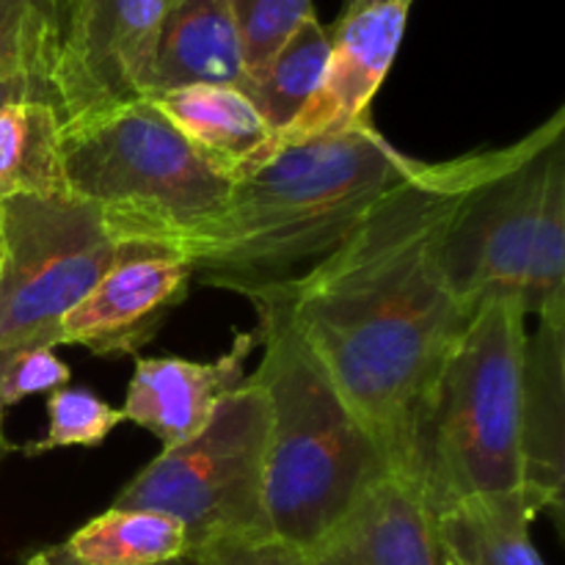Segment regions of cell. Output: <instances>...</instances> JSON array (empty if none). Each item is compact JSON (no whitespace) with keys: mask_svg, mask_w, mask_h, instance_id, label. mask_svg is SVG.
Returning a JSON list of instances; mask_svg holds the SVG:
<instances>
[{"mask_svg":"<svg viewBox=\"0 0 565 565\" xmlns=\"http://www.w3.org/2000/svg\"><path fill=\"white\" fill-rule=\"evenodd\" d=\"M119 423L121 408H110L86 386L66 384L47 395V436L28 441L22 452L36 458L61 447H99Z\"/></svg>","mask_w":565,"mask_h":565,"instance_id":"603a6c76","label":"cell"},{"mask_svg":"<svg viewBox=\"0 0 565 565\" xmlns=\"http://www.w3.org/2000/svg\"><path fill=\"white\" fill-rule=\"evenodd\" d=\"M257 348L254 331H237L230 351L215 362L188 359H136L127 386L125 423H136L177 447L207 428L215 408L246 381V362Z\"/></svg>","mask_w":565,"mask_h":565,"instance_id":"5bb4252c","label":"cell"},{"mask_svg":"<svg viewBox=\"0 0 565 565\" xmlns=\"http://www.w3.org/2000/svg\"><path fill=\"white\" fill-rule=\"evenodd\" d=\"M243 296L254 303V334L263 345L252 381L268 403V527L276 539L309 552L390 469L323 364L298 337L285 292L263 287Z\"/></svg>","mask_w":565,"mask_h":565,"instance_id":"3957f363","label":"cell"},{"mask_svg":"<svg viewBox=\"0 0 565 565\" xmlns=\"http://www.w3.org/2000/svg\"><path fill=\"white\" fill-rule=\"evenodd\" d=\"M64 546L86 565H163L191 557L177 519L132 508H110L72 533Z\"/></svg>","mask_w":565,"mask_h":565,"instance_id":"ffe728a7","label":"cell"},{"mask_svg":"<svg viewBox=\"0 0 565 565\" xmlns=\"http://www.w3.org/2000/svg\"><path fill=\"white\" fill-rule=\"evenodd\" d=\"M522 375V497L530 516L563 527L565 508V303L539 315Z\"/></svg>","mask_w":565,"mask_h":565,"instance_id":"4fadbf2b","label":"cell"},{"mask_svg":"<svg viewBox=\"0 0 565 565\" xmlns=\"http://www.w3.org/2000/svg\"><path fill=\"white\" fill-rule=\"evenodd\" d=\"M193 265L180 252L121 243L116 263L64 318L58 345H83L94 356H136L171 309L191 290Z\"/></svg>","mask_w":565,"mask_h":565,"instance_id":"30bf717a","label":"cell"},{"mask_svg":"<svg viewBox=\"0 0 565 565\" xmlns=\"http://www.w3.org/2000/svg\"><path fill=\"white\" fill-rule=\"evenodd\" d=\"M441 550H445V546H441ZM445 565H467V563H463L461 557L452 555V552H447V550H445Z\"/></svg>","mask_w":565,"mask_h":565,"instance_id":"4dcf8cb0","label":"cell"},{"mask_svg":"<svg viewBox=\"0 0 565 565\" xmlns=\"http://www.w3.org/2000/svg\"><path fill=\"white\" fill-rule=\"evenodd\" d=\"M25 565H86L81 561H75V557L66 552V546H47V550L36 552V555L31 557ZM163 565H196L193 557H180V561H171V563H163Z\"/></svg>","mask_w":565,"mask_h":565,"instance_id":"83f0119b","label":"cell"},{"mask_svg":"<svg viewBox=\"0 0 565 565\" xmlns=\"http://www.w3.org/2000/svg\"><path fill=\"white\" fill-rule=\"evenodd\" d=\"M119 252L103 215L70 193L0 202V351L58 348L64 318Z\"/></svg>","mask_w":565,"mask_h":565,"instance_id":"52a82bcc","label":"cell"},{"mask_svg":"<svg viewBox=\"0 0 565 565\" xmlns=\"http://www.w3.org/2000/svg\"><path fill=\"white\" fill-rule=\"evenodd\" d=\"M483 163L486 152L417 160L329 257L276 285L386 469L408 480L430 386L475 318L447 285L441 237Z\"/></svg>","mask_w":565,"mask_h":565,"instance_id":"6da1fadb","label":"cell"},{"mask_svg":"<svg viewBox=\"0 0 565 565\" xmlns=\"http://www.w3.org/2000/svg\"><path fill=\"white\" fill-rule=\"evenodd\" d=\"M11 450H14V447L9 445V439H6V434H3V408H0V467H3V458L9 456Z\"/></svg>","mask_w":565,"mask_h":565,"instance_id":"f1b7e54d","label":"cell"},{"mask_svg":"<svg viewBox=\"0 0 565 565\" xmlns=\"http://www.w3.org/2000/svg\"><path fill=\"white\" fill-rule=\"evenodd\" d=\"M246 55L226 0H171L154 50L149 94L246 83Z\"/></svg>","mask_w":565,"mask_h":565,"instance_id":"9a60e30c","label":"cell"},{"mask_svg":"<svg viewBox=\"0 0 565 565\" xmlns=\"http://www.w3.org/2000/svg\"><path fill=\"white\" fill-rule=\"evenodd\" d=\"M28 99L53 105V94H50L47 86H42L33 77L22 75V72L11 70V66L0 64V110L14 103H28Z\"/></svg>","mask_w":565,"mask_h":565,"instance_id":"4316f807","label":"cell"},{"mask_svg":"<svg viewBox=\"0 0 565 565\" xmlns=\"http://www.w3.org/2000/svg\"><path fill=\"white\" fill-rule=\"evenodd\" d=\"M565 303V149H552L544 199L530 246L522 307L527 315H544Z\"/></svg>","mask_w":565,"mask_h":565,"instance_id":"44dd1931","label":"cell"},{"mask_svg":"<svg viewBox=\"0 0 565 565\" xmlns=\"http://www.w3.org/2000/svg\"><path fill=\"white\" fill-rule=\"evenodd\" d=\"M66 193L92 204L119 243L180 248L213 224L232 177L149 99L64 127Z\"/></svg>","mask_w":565,"mask_h":565,"instance_id":"5b68a950","label":"cell"},{"mask_svg":"<svg viewBox=\"0 0 565 565\" xmlns=\"http://www.w3.org/2000/svg\"><path fill=\"white\" fill-rule=\"evenodd\" d=\"M149 103L218 169L235 180L265 158L270 130L252 99L232 86H180L149 94Z\"/></svg>","mask_w":565,"mask_h":565,"instance_id":"2e32d148","label":"cell"},{"mask_svg":"<svg viewBox=\"0 0 565 565\" xmlns=\"http://www.w3.org/2000/svg\"><path fill=\"white\" fill-rule=\"evenodd\" d=\"M408 9L412 0H384L342 11L329 28L331 53L318 92L281 136L270 138V147L334 136L370 119V103L401 50Z\"/></svg>","mask_w":565,"mask_h":565,"instance_id":"8fae6325","label":"cell"},{"mask_svg":"<svg viewBox=\"0 0 565 565\" xmlns=\"http://www.w3.org/2000/svg\"><path fill=\"white\" fill-rule=\"evenodd\" d=\"M414 163L373 119L270 147L235 177L218 218L177 252L210 287L248 292L290 285L329 257Z\"/></svg>","mask_w":565,"mask_h":565,"instance_id":"7a4b0ae2","label":"cell"},{"mask_svg":"<svg viewBox=\"0 0 565 565\" xmlns=\"http://www.w3.org/2000/svg\"><path fill=\"white\" fill-rule=\"evenodd\" d=\"M329 53V28L320 25L318 17L312 14L259 70L248 72L241 92L252 99L270 136H281L307 108L312 94L318 92Z\"/></svg>","mask_w":565,"mask_h":565,"instance_id":"ac0fdd59","label":"cell"},{"mask_svg":"<svg viewBox=\"0 0 565 565\" xmlns=\"http://www.w3.org/2000/svg\"><path fill=\"white\" fill-rule=\"evenodd\" d=\"M196 565H309L307 552L276 535L226 539L193 555Z\"/></svg>","mask_w":565,"mask_h":565,"instance_id":"484cf974","label":"cell"},{"mask_svg":"<svg viewBox=\"0 0 565 565\" xmlns=\"http://www.w3.org/2000/svg\"><path fill=\"white\" fill-rule=\"evenodd\" d=\"M66 14L70 0H0V64L50 88Z\"/></svg>","mask_w":565,"mask_h":565,"instance_id":"7402d4cb","label":"cell"},{"mask_svg":"<svg viewBox=\"0 0 565 565\" xmlns=\"http://www.w3.org/2000/svg\"><path fill=\"white\" fill-rule=\"evenodd\" d=\"M307 557L309 565H445L423 491L392 472L367 486Z\"/></svg>","mask_w":565,"mask_h":565,"instance_id":"7c38bea8","label":"cell"},{"mask_svg":"<svg viewBox=\"0 0 565 565\" xmlns=\"http://www.w3.org/2000/svg\"><path fill=\"white\" fill-rule=\"evenodd\" d=\"M370 3H384V0H345V9L342 11H351V9H359V6H370Z\"/></svg>","mask_w":565,"mask_h":565,"instance_id":"f546056e","label":"cell"},{"mask_svg":"<svg viewBox=\"0 0 565 565\" xmlns=\"http://www.w3.org/2000/svg\"><path fill=\"white\" fill-rule=\"evenodd\" d=\"M226 6L241 33L248 72L259 70L315 14L312 0H226Z\"/></svg>","mask_w":565,"mask_h":565,"instance_id":"cb8c5ba5","label":"cell"},{"mask_svg":"<svg viewBox=\"0 0 565 565\" xmlns=\"http://www.w3.org/2000/svg\"><path fill=\"white\" fill-rule=\"evenodd\" d=\"M563 136L565 110H557L519 141L489 149L483 169L447 221L441 268L450 290L472 312L491 298L522 301L546 169Z\"/></svg>","mask_w":565,"mask_h":565,"instance_id":"ba28073f","label":"cell"},{"mask_svg":"<svg viewBox=\"0 0 565 565\" xmlns=\"http://www.w3.org/2000/svg\"><path fill=\"white\" fill-rule=\"evenodd\" d=\"M171 0H70L53 72L61 127L143 99Z\"/></svg>","mask_w":565,"mask_h":565,"instance_id":"9c48e42d","label":"cell"},{"mask_svg":"<svg viewBox=\"0 0 565 565\" xmlns=\"http://www.w3.org/2000/svg\"><path fill=\"white\" fill-rule=\"evenodd\" d=\"M265 456L268 403L246 379L202 434L166 447L119 491L114 508L177 519L191 557L215 541L274 535L265 513Z\"/></svg>","mask_w":565,"mask_h":565,"instance_id":"8992f818","label":"cell"},{"mask_svg":"<svg viewBox=\"0 0 565 565\" xmlns=\"http://www.w3.org/2000/svg\"><path fill=\"white\" fill-rule=\"evenodd\" d=\"M58 110L28 99L0 110V202L66 193Z\"/></svg>","mask_w":565,"mask_h":565,"instance_id":"d6986e66","label":"cell"},{"mask_svg":"<svg viewBox=\"0 0 565 565\" xmlns=\"http://www.w3.org/2000/svg\"><path fill=\"white\" fill-rule=\"evenodd\" d=\"M70 364L55 348H6L0 351V408L17 406L33 395H50L70 384Z\"/></svg>","mask_w":565,"mask_h":565,"instance_id":"d4e9b609","label":"cell"},{"mask_svg":"<svg viewBox=\"0 0 565 565\" xmlns=\"http://www.w3.org/2000/svg\"><path fill=\"white\" fill-rule=\"evenodd\" d=\"M524 320L519 298L480 303L430 386L412 480L434 516L475 497L522 491Z\"/></svg>","mask_w":565,"mask_h":565,"instance_id":"277c9868","label":"cell"},{"mask_svg":"<svg viewBox=\"0 0 565 565\" xmlns=\"http://www.w3.org/2000/svg\"><path fill=\"white\" fill-rule=\"evenodd\" d=\"M522 491L475 497L436 516L441 546L467 565H546L530 539Z\"/></svg>","mask_w":565,"mask_h":565,"instance_id":"e0dca14e","label":"cell"}]
</instances>
